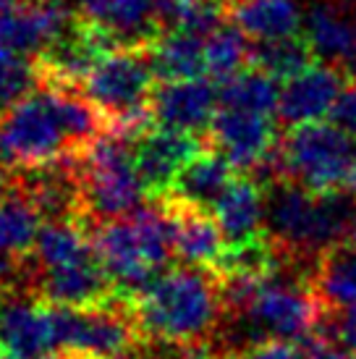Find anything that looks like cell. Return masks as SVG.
I'll list each match as a JSON object with an SVG mask.
<instances>
[{
  "mask_svg": "<svg viewBox=\"0 0 356 359\" xmlns=\"http://www.w3.org/2000/svg\"><path fill=\"white\" fill-rule=\"evenodd\" d=\"M131 307L142 339L168 346L210 344L226 323L215 273L191 265L163 273Z\"/></svg>",
  "mask_w": 356,
  "mask_h": 359,
  "instance_id": "6da1fadb",
  "label": "cell"
},
{
  "mask_svg": "<svg viewBox=\"0 0 356 359\" xmlns=\"http://www.w3.org/2000/svg\"><path fill=\"white\" fill-rule=\"evenodd\" d=\"M354 215L356 194L346 189L315 194L288 181L265 187L267 233L288 257L307 265L330 244L348 239Z\"/></svg>",
  "mask_w": 356,
  "mask_h": 359,
  "instance_id": "7a4b0ae2",
  "label": "cell"
},
{
  "mask_svg": "<svg viewBox=\"0 0 356 359\" xmlns=\"http://www.w3.org/2000/svg\"><path fill=\"white\" fill-rule=\"evenodd\" d=\"M95 255L108 273L116 297L134 302L152 289L170 262L173 226L165 208H142L131 218L100 223L92 233Z\"/></svg>",
  "mask_w": 356,
  "mask_h": 359,
  "instance_id": "3957f363",
  "label": "cell"
},
{
  "mask_svg": "<svg viewBox=\"0 0 356 359\" xmlns=\"http://www.w3.org/2000/svg\"><path fill=\"white\" fill-rule=\"evenodd\" d=\"M356 160V140L336 123H304L283 129L278 147L262 173L254 179L267 187L273 181H288L301 189L327 194L346 189V179Z\"/></svg>",
  "mask_w": 356,
  "mask_h": 359,
  "instance_id": "277c9868",
  "label": "cell"
},
{
  "mask_svg": "<svg viewBox=\"0 0 356 359\" xmlns=\"http://www.w3.org/2000/svg\"><path fill=\"white\" fill-rule=\"evenodd\" d=\"M155 81L149 48H118L95 63L81 81V95L105 116L110 131L137 142L155 123Z\"/></svg>",
  "mask_w": 356,
  "mask_h": 359,
  "instance_id": "5b68a950",
  "label": "cell"
},
{
  "mask_svg": "<svg viewBox=\"0 0 356 359\" xmlns=\"http://www.w3.org/2000/svg\"><path fill=\"white\" fill-rule=\"evenodd\" d=\"M71 158H81L74 147L63 110L60 90L40 84L29 97L0 116V163L13 170H37Z\"/></svg>",
  "mask_w": 356,
  "mask_h": 359,
  "instance_id": "8992f818",
  "label": "cell"
},
{
  "mask_svg": "<svg viewBox=\"0 0 356 359\" xmlns=\"http://www.w3.org/2000/svg\"><path fill=\"white\" fill-rule=\"evenodd\" d=\"M79 173L87 215L110 223L142 210L147 189L134 163V140L116 131L102 134L79 158Z\"/></svg>",
  "mask_w": 356,
  "mask_h": 359,
  "instance_id": "52a82bcc",
  "label": "cell"
},
{
  "mask_svg": "<svg viewBox=\"0 0 356 359\" xmlns=\"http://www.w3.org/2000/svg\"><path fill=\"white\" fill-rule=\"evenodd\" d=\"M50 312L58 351L74 359H118L134 354L144 341L131 302L118 297L100 307H50Z\"/></svg>",
  "mask_w": 356,
  "mask_h": 359,
  "instance_id": "ba28073f",
  "label": "cell"
},
{
  "mask_svg": "<svg viewBox=\"0 0 356 359\" xmlns=\"http://www.w3.org/2000/svg\"><path fill=\"white\" fill-rule=\"evenodd\" d=\"M207 144L244 176H257L265 170L278 147L280 134L273 116L252 113V110L223 108L207 131Z\"/></svg>",
  "mask_w": 356,
  "mask_h": 359,
  "instance_id": "9c48e42d",
  "label": "cell"
},
{
  "mask_svg": "<svg viewBox=\"0 0 356 359\" xmlns=\"http://www.w3.org/2000/svg\"><path fill=\"white\" fill-rule=\"evenodd\" d=\"M76 24L66 0H16L0 6V48L37 58Z\"/></svg>",
  "mask_w": 356,
  "mask_h": 359,
  "instance_id": "30bf717a",
  "label": "cell"
},
{
  "mask_svg": "<svg viewBox=\"0 0 356 359\" xmlns=\"http://www.w3.org/2000/svg\"><path fill=\"white\" fill-rule=\"evenodd\" d=\"M351 79L354 76L346 69L317 58L309 69H304L280 87L278 123L283 129H294V126L325 121L327 116H333Z\"/></svg>",
  "mask_w": 356,
  "mask_h": 359,
  "instance_id": "8fae6325",
  "label": "cell"
},
{
  "mask_svg": "<svg viewBox=\"0 0 356 359\" xmlns=\"http://www.w3.org/2000/svg\"><path fill=\"white\" fill-rule=\"evenodd\" d=\"M220 110V90L212 79L158 81L152 92V118L160 129L207 137Z\"/></svg>",
  "mask_w": 356,
  "mask_h": 359,
  "instance_id": "7c38bea8",
  "label": "cell"
},
{
  "mask_svg": "<svg viewBox=\"0 0 356 359\" xmlns=\"http://www.w3.org/2000/svg\"><path fill=\"white\" fill-rule=\"evenodd\" d=\"M0 349L11 359H48L58 351L50 304L0 294Z\"/></svg>",
  "mask_w": 356,
  "mask_h": 359,
  "instance_id": "4fadbf2b",
  "label": "cell"
},
{
  "mask_svg": "<svg viewBox=\"0 0 356 359\" xmlns=\"http://www.w3.org/2000/svg\"><path fill=\"white\" fill-rule=\"evenodd\" d=\"M205 150L199 137L170 129H147L134 142V163L149 197H168L181 168Z\"/></svg>",
  "mask_w": 356,
  "mask_h": 359,
  "instance_id": "5bb4252c",
  "label": "cell"
},
{
  "mask_svg": "<svg viewBox=\"0 0 356 359\" xmlns=\"http://www.w3.org/2000/svg\"><path fill=\"white\" fill-rule=\"evenodd\" d=\"M32 289L37 291L34 297L50 307H100V304H108L116 299V289H113L108 273L102 270L97 257L53 270L34 268Z\"/></svg>",
  "mask_w": 356,
  "mask_h": 359,
  "instance_id": "9a60e30c",
  "label": "cell"
},
{
  "mask_svg": "<svg viewBox=\"0 0 356 359\" xmlns=\"http://www.w3.org/2000/svg\"><path fill=\"white\" fill-rule=\"evenodd\" d=\"M76 16L108 32L118 48H149L163 34L158 0H79Z\"/></svg>",
  "mask_w": 356,
  "mask_h": 359,
  "instance_id": "2e32d148",
  "label": "cell"
},
{
  "mask_svg": "<svg viewBox=\"0 0 356 359\" xmlns=\"http://www.w3.org/2000/svg\"><path fill=\"white\" fill-rule=\"evenodd\" d=\"M173 226V252L191 268L218 270L228 252V241L218 220L207 210L191 208L178 200H163Z\"/></svg>",
  "mask_w": 356,
  "mask_h": 359,
  "instance_id": "e0dca14e",
  "label": "cell"
},
{
  "mask_svg": "<svg viewBox=\"0 0 356 359\" xmlns=\"http://www.w3.org/2000/svg\"><path fill=\"white\" fill-rule=\"evenodd\" d=\"M220 231L231 247H241L249 241H257L267 233L265 218V187L254 176L238 173L231 181L226 194L212 208Z\"/></svg>",
  "mask_w": 356,
  "mask_h": 359,
  "instance_id": "ac0fdd59",
  "label": "cell"
},
{
  "mask_svg": "<svg viewBox=\"0 0 356 359\" xmlns=\"http://www.w3.org/2000/svg\"><path fill=\"white\" fill-rule=\"evenodd\" d=\"M236 176L238 170L220 152H215L212 147H205L181 168L176 184H173V189L165 200H178L184 205L212 212V208L218 205V200L226 194V189Z\"/></svg>",
  "mask_w": 356,
  "mask_h": 359,
  "instance_id": "d6986e66",
  "label": "cell"
},
{
  "mask_svg": "<svg viewBox=\"0 0 356 359\" xmlns=\"http://www.w3.org/2000/svg\"><path fill=\"white\" fill-rule=\"evenodd\" d=\"M309 286L325 312L356 304V244L346 239L320 252L309 268Z\"/></svg>",
  "mask_w": 356,
  "mask_h": 359,
  "instance_id": "ffe728a7",
  "label": "cell"
},
{
  "mask_svg": "<svg viewBox=\"0 0 356 359\" xmlns=\"http://www.w3.org/2000/svg\"><path fill=\"white\" fill-rule=\"evenodd\" d=\"M228 16L252 42H273L304 34L299 0H241L228 11Z\"/></svg>",
  "mask_w": 356,
  "mask_h": 359,
  "instance_id": "44dd1931",
  "label": "cell"
},
{
  "mask_svg": "<svg viewBox=\"0 0 356 359\" xmlns=\"http://www.w3.org/2000/svg\"><path fill=\"white\" fill-rule=\"evenodd\" d=\"M205 40L191 32H165L149 45V66L158 81L199 79L205 74Z\"/></svg>",
  "mask_w": 356,
  "mask_h": 359,
  "instance_id": "7402d4cb",
  "label": "cell"
},
{
  "mask_svg": "<svg viewBox=\"0 0 356 359\" xmlns=\"http://www.w3.org/2000/svg\"><path fill=\"white\" fill-rule=\"evenodd\" d=\"M42 231V212L21 184L8 187L0 200V252L24 257L34 250Z\"/></svg>",
  "mask_w": 356,
  "mask_h": 359,
  "instance_id": "603a6c76",
  "label": "cell"
},
{
  "mask_svg": "<svg viewBox=\"0 0 356 359\" xmlns=\"http://www.w3.org/2000/svg\"><path fill=\"white\" fill-rule=\"evenodd\" d=\"M32 255H34L37 270L63 268V265L81 262V259L97 257L95 244L84 233L79 220H48L42 226Z\"/></svg>",
  "mask_w": 356,
  "mask_h": 359,
  "instance_id": "cb8c5ba5",
  "label": "cell"
},
{
  "mask_svg": "<svg viewBox=\"0 0 356 359\" xmlns=\"http://www.w3.org/2000/svg\"><path fill=\"white\" fill-rule=\"evenodd\" d=\"M254 42L236 24H223L205 40V74L215 84H228L252 66Z\"/></svg>",
  "mask_w": 356,
  "mask_h": 359,
  "instance_id": "d4e9b609",
  "label": "cell"
},
{
  "mask_svg": "<svg viewBox=\"0 0 356 359\" xmlns=\"http://www.w3.org/2000/svg\"><path fill=\"white\" fill-rule=\"evenodd\" d=\"M278 102H280V87L278 79H273L265 71L249 66L241 71L236 79L220 87V105L223 108H238L262 113V116H278Z\"/></svg>",
  "mask_w": 356,
  "mask_h": 359,
  "instance_id": "484cf974",
  "label": "cell"
},
{
  "mask_svg": "<svg viewBox=\"0 0 356 359\" xmlns=\"http://www.w3.org/2000/svg\"><path fill=\"white\" fill-rule=\"evenodd\" d=\"M315 60L317 55L309 45L307 34L273 42H254V50H252V66L270 74L278 81L294 79L296 74L309 69Z\"/></svg>",
  "mask_w": 356,
  "mask_h": 359,
  "instance_id": "4316f807",
  "label": "cell"
},
{
  "mask_svg": "<svg viewBox=\"0 0 356 359\" xmlns=\"http://www.w3.org/2000/svg\"><path fill=\"white\" fill-rule=\"evenodd\" d=\"M40 84L42 76L37 58L0 48V116H6L24 97H29Z\"/></svg>",
  "mask_w": 356,
  "mask_h": 359,
  "instance_id": "83f0119b",
  "label": "cell"
},
{
  "mask_svg": "<svg viewBox=\"0 0 356 359\" xmlns=\"http://www.w3.org/2000/svg\"><path fill=\"white\" fill-rule=\"evenodd\" d=\"M238 359H312L304 344L280 339H262L254 344H247L241 351H236Z\"/></svg>",
  "mask_w": 356,
  "mask_h": 359,
  "instance_id": "f1b7e54d",
  "label": "cell"
},
{
  "mask_svg": "<svg viewBox=\"0 0 356 359\" xmlns=\"http://www.w3.org/2000/svg\"><path fill=\"white\" fill-rule=\"evenodd\" d=\"M317 336L356 351V304L341 309V312H325V320H322Z\"/></svg>",
  "mask_w": 356,
  "mask_h": 359,
  "instance_id": "f546056e",
  "label": "cell"
},
{
  "mask_svg": "<svg viewBox=\"0 0 356 359\" xmlns=\"http://www.w3.org/2000/svg\"><path fill=\"white\" fill-rule=\"evenodd\" d=\"M333 123L346 131L351 140H356V79L348 81V87L341 95V100L333 110Z\"/></svg>",
  "mask_w": 356,
  "mask_h": 359,
  "instance_id": "4dcf8cb0",
  "label": "cell"
},
{
  "mask_svg": "<svg viewBox=\"0 0 356 359\" xmlns=\"http://www.w3.org/2000/svg\"><path fill=\"white\" fill-rule=\"evenodd\" d=\"M312 354V359H356V351L346 349V346H341L336 341H327L322 336H315L312 341L304 344Z\"/></svg>",
  "mask_w": 356,
  "mask_h": 359,
  "instance_id": "1f68e13d",
  "label": "cell"
},
{
  "mask_svg": "<svg viewBox=\"0 0 356 359\" xmlns=\"http://www.w3.org/2000/svg\"><path fill=\"white\" fill-rule=\"evenodd\" d=\"M346 191L356 194V160H354V165H351V173H348V179H346Z\"/></svg>",
  "mask_w": 356,
  "mask_h": 359,
  "instance_id": "d6a6232c",
  "label": "cell"
},
{
  "mask_svg": "<svg viewBox=\"0 0 356 359\" xmlns=\"http://www.w3.org/2000/svg\"><path fill=\"white\" fill-rule=\"evenodd\" d=\"M6 191H8V179H6V170H3V163H0V200H3Z\"/></svg>",
  "mask_w": 356,
  "mask_h": 359,
  "instance_id": "836d02e7",
  "label": "cell"
},
{
  "mask_svg": "<svg viewBox=\"0 0 356 359\" xmlns=\"http://www.w3.org/2000/svg\"><path fill=\"white\" fill-rule=\"evenodd\" d=\"M348 241L356 244V215H354V220H351V229H348Z\"/></svg>",
  "mask_w": 356,
  "mask_h": 359,
  "instance_id": "e575fe53",
  "label": "cell"
},
{
  "mask_svg": "<svg viewBox=\"0 0 356 359\" xmlns=\"http://www.w3.org/2000/svg\"><path fill=\"white\" fill-rule=\"evenodd\" d=\"M341 6H346V8H351V11H356V0H338Z\"/></svg>",
  "mask_w": 356,
  "mask_h": 359,
  "instance_id": "d590c367",
  "label": "cell"
},
{
  "mask_svg": "<svg viewBox=\"0 0 356 359\" xmlns=\"http://www.w3.org/2000/svg\"><path fill=\"white\" fill-rule=\"evenodd\" d=\"M8 3H16V0H0V6H8Z\"/></svg>",
  "mask_w": 356,
  "mask_h": 359,
  "instance_id": "8d00e7d4",
  "label": "cell"
},
{
  "mask_svg": "<svg viewBox=\"0 0 356 359\" xmlns=\"http://www.w3.org/2000/svg\"><path fill=\"white\" fill-rule=\"evenodd\" d=\"M0 359H11V357H8V354H6L3 349H0Z\"/></svg>",
  "mask_w": 356,
  "mask_h": 359,
  "instance_id": "74e56055",
  "label": "cell"
},
{
  "mask_svg": "<svg viewBox=\"0 0 356 359\" xmlns=\"http://www.w3.org/2000/svg\"><path fill=\"white\" fill-rule=\"evenodd\" d=\"M134 359H137V357H134ZM144 359H149V357H144Z\"/></svg>",
  "mask_w": 356,
  "mask_h": 359,
  "instance_id": "f35d334b",
  "label": "cell"
},
{
  "mask_svg": "<svg viewBox=\"0 0 356 359\" xmlns=\"http://www.w3.org/2000/svg\"><path fill=\"white\" fill-rule=\"evenodd\" d=\"M354 79H356V76H354Z\"/></svg>",
  "mask_w": 356,
  "mask_h": 359,
  "instance_id": "ab89813d",
  "label": "cell"
}]
</instances>
